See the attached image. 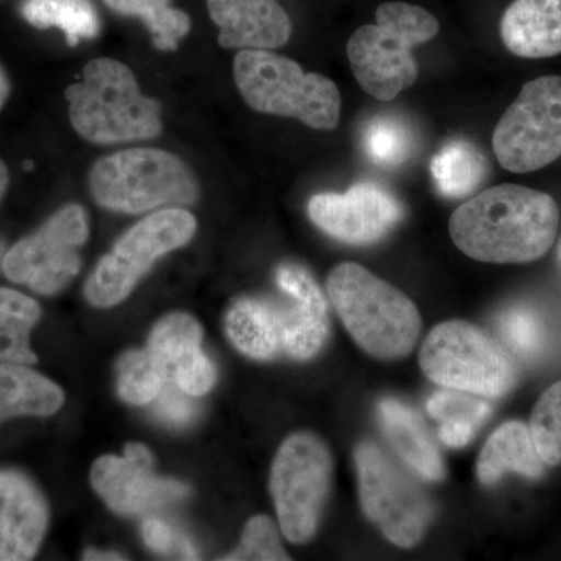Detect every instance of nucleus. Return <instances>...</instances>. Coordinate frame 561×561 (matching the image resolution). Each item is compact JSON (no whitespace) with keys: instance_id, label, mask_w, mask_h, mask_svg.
<instances>
[{"instance_id":"f257e3e1","label":"nucleus","mask_w":561,"mask_h":561,"mask_svg":"<svg viewBox=\"0 0 561 561\" xmlns=\"http://www.w3.org/2000/svg\"><path fill=\"white\" fill-rule=\"evenodd\" d=\"M560 210L546 192L501 184L456 209L449 234L457 249L489 264H526L545 256L559 231Z\"/></svg>"},{"instance_id":"f03ea898","label":"nucleus","mask_w":561,"mask_h":561,"mask_svg":"<svg viewBox=\"0 0 561 561\" xmlns=\"http://www.w3.org/2000/svg\"><path fill=\"white\" fill-rule=\"evenodd\" d=\"M335 311L351 337L376 359L408 356L421 332V316L401 290L354 262L332 268L327 280Z\"/></svg>"},{"instance_id":"7ed1b4c3","label":"nucleus","mask_w":561,"mask_h":561,"mask_svg":"<svg viewBox=\"0 0 561 561\" xmlns=\"http://www.w3.org/2000/svg\"><path fill=\"white\" fill-rule=\"evenodd\" d=\"M73 130L94 144L157 138L161 106L146 98L128 66L98 58L84 66L83 81L66 90Z\"/></svg>"},{"instance_id":"20e7f679","label":"nucleus","mask_w":561,"mask_h":561,"mask_svg":"<svg viewBox=\"0 0 561 561\" xmlns=\"http://www.w3.org/2000/svg\"><path fill=\"white\" fill-rule=\"evenodd\" d=\"M440 24L421 7L382 3L376 24L364 25L348 41L351 70L362 90L378 101H393L419 79L413 49L438 35Z\"/></svg>"},{"instance_id":"39448f33","label":"nucleus","mask_w":561,"mask_h":561,"mask_svg":"<svg viewBox=\"0 0 561 561\" xmlns=\"http://www.w3.org/2000/svg\"><path fill=\"white\" fill-rule=\"evenodd\" d=\"M234 80L243 101L260 113L294 117L317 130H332L341 119V92L334 81L306 73L298 62L272 51H239Z\"/></svg>"},{"instance_id":"423d86ee","label":"nucleus","mask_w":561,"mask_h":561,"mask_svg":"<svg viewBox=\"0 0 561 561\" xmlns=\"http://www.w3.org/2000/svg\"><path fill=\"white\" fill-rule=\"evenodd\" d=\"M90 187L103 208L127 214L191 205L198 197L197 183L186 164L157 149H130L102 158L92 168Z\"/></svg>"},{"instance_id":"0eeeda50","label":"nucleus","mask_w":561,"mask_h":561,"mask_svg":"<svg viewBox=\"0 0 561 561\" xmlns=\"http://www.w3.org/2000/svg\"><path fill=\"white\" fill-rule=\"evenodd\" d=\"M424 375L445 389L501 398L515 387V362L500 343L468 321L451 320L430 332L420 351Z\"/></svg>"},{"instance_id":"6e6552de","label":"nucleus","mask_w":561,"mask_h":561,"mask_svg":"<svg viewBox=\"0 0 561 561\" xmlns=\"http://www.w3.org/2000/svg\"><path fill=\"white\" fill-rule=\"evenodd\" d=\"M197 221L187 210H158L125 232L113 250L102 257L84 286L92 306L111 308L124 301L154 261L194 238Z\"/></svg>"},{"instance_id":"1a4fd4ad","label":"nucleus","mask_w":561,"mask_h":561,"mask_svg":"<svg viewBox=\"0 0 561 561\" xmlns=\"http://www.w3.org/2000/svg\"><path fill=\"white\" fill-rule=\"evenodd\" d=\"M331 482L332 456L317 435L298 432L280 445L273 460L271 490L287 540L302 545L316 535Z\"/></svg>"},{"instance_id":"9d476101","label":"nucleus","mask_w":561,"mask_h":561,"mask_svg":"<svg viewBox=\"0 0 561 561\" xmlns=\"http://www.w3.org/2000/svg\"><path fill=\"white\" fill-rule=\"evenodd\" d=\"M493 150L505 171H538L561 157V77L524 84L493 133Z\"/></svg>"},{"instance_id":"9b49d317","label":"nucleus","mask_w":561,"mask_h":561,"mask_svg":"<svg viewBox=\"0 0 561 561\" xmlns=\"http://www.w3.org/2000/svg\"><path fill=\"white\" fill-rule=\"evenodd\" d=\"M362 511L387 540L409 549L423 538L432 518L431 502L420 486L371 442L354 453Z\"/></svg>"},{"instance_id":"f8f14e48","label":"nucleus","mask_w":561,"mask_h":561,"mask_svg":"<svg viewBox=\"0 0 561 561\" xmlns=\"http://www.w3.org/2000/svg\"><path fill=\"white\" fill-rule=\"evenodd\" d=\"M87 213L66 205L7 251L2 271L11 283L39 295H55L80 273L79 249L88 239Z\"/></svg>"},{"instance_id":"ddd939ff","label":"nucleus","mask_w":561,"mask_h":561,"mask_svg":"<svg viewBox=\"0 0 561 561\" xmlns=\"http://www.w3.org/2000/svg\"><path fill=\"white\" fill-rule=\"evenodd\" d=\"M153 457L140 443H128L124 457L103 456L91 470L99 496L117 515L138 516L160 511L190 494L186 483L154 476Z\"/></svg>"},{"instance_id":"4468645a","label":"nucleus","mask_w":561,"mask_h":561,"mask_svg":"<svg viewBox=\"0 0 561 561\" xmlns=\"http://www.w3.org/2000/svg\"><path fill=\"white\" fill-rule=\"evenodd\" d=\"M309 217L331 238L354 245L379 241L401 220L397 198L378 184H354L345 194L313 195Z\"/></svg>"},{"instance_id":"2eb2a0df","label":"nucleus","mask_w":561,"mask_h":561,"mask_svg":"<svg viewBox=\"0 0 561 561\" xmlns=\"http://www.w3.org/2000/svg\"><path fill=\"white\" fill-rule=\"evenodd\" d=\"M276 284L284 300H272L278 320L280 348L297 360L312 359L330 335V316L317 280L297 264H283L276 271Z\"/></svg>"},{"instance_id":"dca6fc26","label":"nucleus","mask_w":561,"mask_h":561,"mask_svg":"<svg viewBox=\"0 0 561 561\" xmlns=\"http://www.w3.org/2000/svg\"><path fill=\"white\" fill-rule=\"evenodd\" d=\"M49 527V505L24 472L0 470V561L35 559Z\"/></svg>"},{"instance_id":"f3484780","label":"nucleus","mask_w":561,"mask_h":561,"mask_svg":"<svg viewBox=\"0 0 561 561\" xmlns=\"http://www.w3.org/2000/svg\"><path fill=\"white\" fill-rule=\"evenodd\" d=\"M202 327L186 313H171L158 321L147 350L168 371L169 381L181 390L202 397L216 383L213 360L202 350Z\"/></svg>"},{"instance_id":"a211bd4d","label":"nucleus","mask_w":561,"mask_h":561,"mask_svg":"<svg viewBox=\"0 0 561 561\" xmlns=\"http://www.w3.org/2000/svg\"><path fill=\"white\" fill-rule=\"evenodd\" d=\"M208 10L225 49H278L291 35L289 14L276 0H208Z\"/></svg>"},{"instance_id":"6ab92c4d","label":"nucleus","mask_w":561,"mask_h":561,"mask_svg":"<svg viewBox=\"0 0 561 561\" xmlns=\"http://www.w3.org/2000/svg\"><path fill=\"white\" fill-rule=\"evenodd\" d=\"M501 36L518 57H556L561 54V0H515L502 16Z\"/></svg>"},{"instance_id":"aec40b11","label":"nucleus","mask_w":561,"mask_h":561,"mask_svg":"<svg viewBox=\"0 0 561 561\" xmlns=\"http://www.w3.org/2000/svg\"><path fill=\"white\" fill-rule=\"evenodd\" d=\"M379 421L393 448L413 471L430 481L445 478V461L419 413L401 401L383 400Z\"/></svg>"},{"instance_id":"412c9836","label":"nucleus","mask_w":561,"mask_h":561,"mask_svg":"<svg viewBox=\"0 0 561 561\" xmlns=\"http://www.w3.org/2000/svg\"><path fill=\"white\" fill-rule=\"evenodd\" d=\"M545 470L546 463L531 438L530 427L518 420L497 427L478 460L479 481L486 486L494 485L508 471L538 479Z\"/></svg>"},{"instance_id":"4be33fe9","label":"nucleus","mask_w":561,"mask_h":561,"mask_svg":"<svg viewBox=\"0 0 561 561\" xmlns=\"http://www.w3.org/2000/svg\"><path fill=\"white\" fill-rule=\"evenodd\" d=\"M65 404V391L31 365L0 362V424L16 416H50Z\"/></svg>"},{"instance_id":"5701e85b","label":"nucleus","mask_w":561,"mask_h":561,"mask_svg":"<svg viewBox=\"0 0 561 561\" xmlns=\"http://www.w3.org/2000/svg\"><path fill=\"white\" fill-rule=\"evenodd\" d=\"M227 335L242 354L271 360L283 353L275 306L267 298H241L228 309Z\"/></svg>"},{"instance_id":"b1692460","label":"nucleus","mask_w":561,"mask_h":561,"mask_svg":"<svg viewBox=\"0 0 561 561\" xmlns=\"http://www.w3.org/2000/svg\"><path fill=\"white\" fill-rule=\"evenodd\" d=\"M41 313V306L28 295L0 287V362L22 365L38 362L31 335Z\"/></svg>"},{"instance_id":"393cba45","label":"nucleus","mask_w":561,"mask_h":561,"mask_svg":"<svg viewBox=\"0 0 561 561\" xmlns=\"http://www.w3.org/2000/svg\"><path fill=\"white\" fill-rule=\"evenodd\" d=\"M21 14L39 31L58 28L70 47L101 33V20L91 0H24Z\"/></svg>"},{"instance_id":"a878e982","label":"nucleus","mask_w":561,"mask_h":561,"mask_svg":"<svg viewBox=\"0 0 561 561\" xmlns=\"http://www.w3.org/2000/svg\"><path fill=\"white\" fill-rule=\"evenodd\" d=\"M431 172L443 195L461 198L481 186L486 175V161L471 142L457 139L435 154Z\"/></svg>"},{"instance_id":"bb28decb","label":"nucleus","mask_w":561,"mask_h":561,"mask_svg":"<svg viewBox=\"0 0 561 561\" xmlns=\"http://www.w3.org/2000/svg\"><path fill=\"white\" fill-rule=\"evenodd\" d=\"M103 3L116 13L144 21L160 50L179 49L180 41L191 31L190 16L172 7V0H103Z\"/></svg>"},{"instance_id":"cd10ccee","label":"nucleus","mask_w":561,"mask_h":561,"mask_svg":"<svg viewBox=\"0 0 561 561\" xmlns=\"http://www.w3.org/2000/svg\"><path fill=\"white\" fill-rule=\"evenodd\" d=\"M168 381V371L147 348L124 354L117 364V390L128 404H150Z\"/></svg>"},{"instance_id":"c85d7f7f","label":"nucleus","mask_w":561,"mask_h":561,"mask_svg":"<svg viewBox=\"0 0 561 561\" xmlns=\"http://www.w3.org/2000/svg\"><path fill=\"white\" fill-rule=\"evenodd\" d=\"M364 149L376 164L383 168L400 165L412 154L411 128L397 117L373 119L364 131Z\"/></svg>"},{"instance_id":"c756f323","label":"nucleus","mask_w":561,"mask_h":561,"mask_svg":"<svg viewBox=\"0 0 561 561\" xmlns=\"http://www.w3.org/2000/svg\"><path fill=\"white\" fill-rule=\"evenodd\" d=\"M530 434L541 459L549 467L561 463V381L553 383L535 404Z\"/></svg>"},{"instance_id":"7c9ffc66","label":"nucleus","mask_w":561,"mask_h":561,"mask_svg":"<svg viewBox=\"0 0 561 561\" xmlns=\"http://www.w3.org/2000/svg\"><path fill=\"white\" fill-rule=\"evenodd\" d=\"M221 560L284 561L290 559L280 546L275 524L268 516L260 515L247 523L239 548Z\"/></svg>"},{"instance_id":"2f4dec72","label":"nucleus","mask_w":561,"mask_h":561,"mask_svg":"<svg viewBox=\"0 0 561 561\" xmlns=\"http://www.w3.org/2000/svg\"><path fill=\"white\" fill-rule=\"evenodd\" d=\"M500 332L505 343L523 357L537 356L545 345L542 321L527 308H513L502 313Z\"/></svg>"},{"instance_id":"473e14b6","label":"nucleus","mask_w":561,"mask_h":561,"mask_svg":"<svg viewBox=\"0 0 561 561\" xmlns=\"http://www.w3.org/2000/svg\"><path fill=\"white\" fill-rule=\"evenodd\" d=\"M426 408L431 416L440 423L442 421H468L476 427L481 426L491 413L489 402L478 398V394L453 389L432 394Z\"/></svg>"},{"instance_id":"72a5a7b5","label":"nucleus","mask_w":561,"mask_h":561,"mask_svg":"<svg viewBox=\"0 0 561 561\" xmlns=\"http://www.w3.org/2000/svg\"><path fill=\"white\" fill-rule=\"evenodd\" d=\"M142 538L151 551L181 560H197L198 553L192 542L171 524L149 518L142 523Z\"/></svg>"},{"instance_id":"f704fd0d","label":"nucleus","mask_w":561,"mask_h":561,"mask_svg":"<svg viewBox=\"0 0 561 561\" xmlns=\"http://www.w3.org/2000/svg\"><path fill=\"white\" fill-rule=\"evenodd\" d=\"M192 394L181 390L172 381L165 383L164 389L153 401V412L158 419L171 426H186L198 415V408L192 400Z\"/></svg>"},{"instance_id":"c9c22d12","label":"nucleus","mask_w":561,"mask_h":561,"mask_svg":"<svg viewBox=\"0 0 561 561\" xmlns=\"http://www.w3.org/2000/svg\"><path fill=\"white\" fill-rule=\"evenodd\" d=\"M476 431H478V427L468 423V421H442L438 437L451 448H461V446H467L471 442Z\"/></svg>"},{"instance_id":"e433bc0d","label":"nucleus","mask_w":561,"mask_h":561,"mask_svg":"<svg viewBox=\"0 0 561 561\" xmlns=\"http://www.w3.org/2000/svg\"><path fill=\"white\" fill-rule=\"evenodd\" d=\"M10 184V173L9 169H7L5 162L0 160V202H2L3 195H5L7 190H9ZM7 251H9V247H7L5 239L0 236V268H2L3 260H5Z\"/></svg>"},{"instance_id":"4c0bfd02","label":"nucleus","mask_w":561,"mask_h":561,"mask_svg":"<svg viewBox=\"0 0 561 561\" xmlns=\"http://www.w3.org/2000/svg\"><path fill=\"white\" fill-rule=\"evenodd\" d=\"M83 560L94 561H116L125 560L119 553L114 552H99V551H87L84 552Z\"/></svg>"},{"instance_id":"58836bf2","label":"nucleus","mask_w":561,"mask_h":561,"mask_svg":"<svg viewBox=\"0 0 561 561\" xmlns=\"http://www.w3.org/2000/svg\"><path fill=\"white\" fill-rule=\"evenodd\" d=\"M11 91L9 76L5 70L0 66V110L5 105L7 99H9Z\"/></svg>"},{"instance_id":"ea45409f","label":"nucleus","mask_w":561,"mask_h":561,"mask_svg":"<svg viewBox=\"0 0 561 561\" xmlns=\"http://www.w3.org/2000/svg\"><path fill=\"white\" fill-rule=\"evenodd\" d=\"M559 257H560V261H561V242H560V245H559Z\"/></svg>"}]
</instances>
